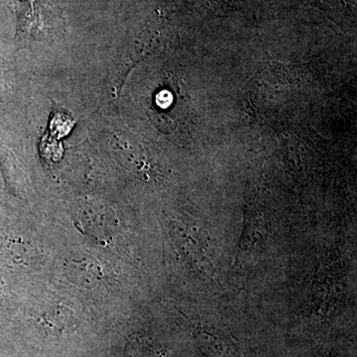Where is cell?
Instances as JSON below:
<instances>
[{"label":"cell","mask_w":357,"mask_h":357,"mask_svg":"<svg viewBox=\"0 0 357 357\" xmlns=\"http://www.w3.org/2000/svg\"><path fill=\"white\" fill-rule=\"evenodd\" d=\"M194 335L204 357H243L236 340L222 331L201 325Z\"/></svg>","instance_id":"cell-1"},{"label":"cell","mask_w":357,"mask_h":357,"mask_svg":"<svg viewBox=\"0 0 357 357\" xmlns=\"http://www.w3.org/2000/svg\"><path fill=\"white\" fill-rule=\"evenodd\" d=\"M128 357H166V354L149 342L136 340L129 345Z\"/></svg>","instance_id":"cell-2"},{"label":"cell","mask_w":357,"mask_h":357,"mask_svg":"<svg viewBox=\"0 0 357 357\" xmlns=\"http://www.w3.org/2000/svg\"><path fill=\"white\" fill-rule=\"evenodd\" d=\"M171 100H172V96H170V93H167V91H162L161 93L158 96H157V102L160 107H167L171 103Z\"/></svg>","instance_id":"cell-3"},{"label":"cell","mask_w":357,"mask_h":357,"mask_svg":"<svg viewBox=\"0 0 357 357\" xmlns=\"http://www.w3.org/2000/svg\"><path fill=\"white\" fill-rule=\"evenodd\" d=\"M326 357H337V356H326Z\"/></svg>","instance_id":"cell-4"}]
</instances>
